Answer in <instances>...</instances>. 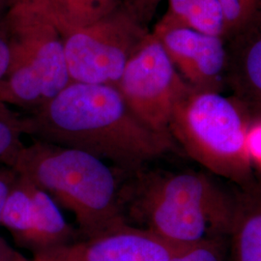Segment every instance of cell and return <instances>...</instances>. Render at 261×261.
Listing matches in <instances>:
<instances>
[{
	"instance_id": "obj_1",
	"label": "cell",
	"mask_w": 261,
	"mask_h": 261,
	"mask_svg": "<svg viewBox=\"0 0 261 261\" xmlns=\"http://www.w3.org/2000/svg\"><path fill=\"white\" fill-rule=\"evenodd\" d=\"M24 133L125 170H137L174 148L173 140L139 121L113 85L71 83L24 119Z\"/></svg>"
},
{
	"instance_id": "obj_2",
	"label": "cell",
	"mask_w": 261,
	"mask_h": 261,
	"mask_svg": "<svg viewBox=\"0 0 261 261\" xmlns=\"http://www.w3.org/2000/svg\"><path fill=\"white\" fill-rule=\"evenodd\" d=\"M13 168L74 215L83 238L124 222L116 202L115 178L101 159L38 140L24 146Z\"/></svg>"
},
{
	"instance_id": "obj_3",
	"label": "cell",
	"mask_w": 261,
	"mask_h": 261,
	"mask_svg": "<svg viewBox=\"0 0 261 261\" xmlns=\"http://www.w3.org/2000/svg\"><path fill=\"white\" fill-rule=\"evenodd\" d=\"M249 115L222 92L190 88L172 113V140L199 165L242 187L255 179Z\"/></svg>"
},
{
	"instance_id": "obj_4",
	"label": "cell",
	"mask_w": 261,
	"mask_h": 261,
	"mask_svg": "<svg viewBox=\"0 0 261 261\" xmlns=\"http://www.w3.org/2000/svg\"><path fill=\"white\" fill-rule=\"evenodd\" d=\"M2 23L11 62L0 102L36 111L71 84L61 33L47 10L30 4H8Z\"/></svg>"
},
{
	"instance_id": "obj_5",
	"label": "cell",
	"mask_w": 261,
	"mask_h": 261,
	"mask_svg": "<svg viewBox=\"0 0 261 261\" xmlns=\"http://www.w3.org/2000/svg\"><path fill=\"white\" fill-rule=\"evenodd\" d=\"M235 194L202 172L183 171L152 178L141 199L146 228L168 241L195 246L226 239Z\"/></svg>"
},
{
	"instance_id": "obj_6",
	"label": "cell",
	"mask_w": 261,
	"mask_h": 261,
	"mask_svg": "<svg viewBox=\"0 0 261 261\" xmlns=\"http://www.w3.org/2000/svg\"><path fill=\"white\" fill-rule=\"evenodd\" d=\"M60 33L71 83L116 86L149 31L123 3L95 22Z\"/></svg>"
},
{
	"instance_id": "obj_7",
	"label": "cell",
	"mask_w": 261,
	"mask_h": 261,
	"mask_svg": "<svg viewBox=\"0 0 261 261\" xmlns=\"http://www.w3.org/2000/svg\"><path fill=\"white\" fill-rule=\"evenodd\" d=\"M116 87L139 121L173 140L169 132L172 113L191 86L152 32L130 56Z\"/></svg>"
},
{
	"instance_id": "obj_8",
	"label": "cell",
	"mask_w": 261,
	"mask_h": 261,
	"mask_svg": "<svg viewBox=\"0 0 261 261\" xmlns=\"http://www.w3.org/2000/svg\"><path fill=\"white\" fill-rule=\"evenodd\" d=\"M191 247L168 241L146 227L121 222L91 237L33 256L44 261H169Z\"/></svg>"
},
{
	"instance_id": "obj_9",
	"label": "cell",
	"mask_w": 261,
	"mask_h": 261,
	"mask_svg": "<svg viewBox=\"0 0 261 261\" xmlns=\"http://www.w3.org/2000/svg\"><path fill=\"white\" fill-rule=\"evenodd\" d=\"M152 33L192 88L222 92L226 60L223 38L188 28L167 14Z\"/></svg>"
},
{
	"instance_id": "obj_10",
	"label": "cell",
	"mask_w": 261,
	"mask_h": 261,
	"mask_svg": "<svg viewBox=\"0 0 261 261\" xmlns=\"http://www.w3.org/2000/svg\"><path fill=\"white\" fill-rule=\"evenodd\" d=\"M224 41V85L250 117L261 119V10Z\"/></svg>"
},
{
	"instance_id": "obj_11",
	"label": "cell",
	"mask_w": 261,
	"mask_h": 261,
	"mask_svg": "<svg viewBox=\"0 0 261 261\" xmlns=\"http://www.w3.org/2000/svg\"><path fill=\"white\" fill-rule=\"evenodd\" d=\"M227 261H261V180L237 187Z\"/></svg>"
},
{
	"instance_id": "obj_12",
	"label": "cell",
	"mask_w": 261,
	"mask_h": 261,
	"mask_svg": "<svg viewBox=\"0 0 261 261\" xmlns=\"http://www.w3.org/2000/svg\"><path fill=\"white\" fill-rule=\"evenodd\" d=\"M29 183L34 217L31 232L23 246L35 254L75 241V230L66 223L56 201L47 193Z\"/></svg>"
},
{
	"instance_id": "obj_13",
	"label": "cell",
	"mask_w": 261,
	"mask_h": 261,
	"mask_svg": "<svg viewBox=\"0 0 261 261\" xmlns=\"http://www.w3.org/2000/svg\"><path fill=\"white\" fill-rule=\"evenodd\" d=\"M123 3L124 0H48L46 10L62 32L95 22Z\"/></svg>"
},
{
	"instance_id": "obj_14",
	"label": "cell",
	"mask_w": 261,
	"mask_h": 261,
	"mask_svg": "<svg viewBox=\"0 0 261 261\" xmlns=\"http://www.w3.org/2000/svg\"><path fill=\"white\" fill-rule=\"evenodd\" d=\"M167 15L188 28L223 38L224 17L219 0H168Z\"/></svg>"
},
{
	"instance_id": "obj_15",
	"label": "cell",
	"mask_w": 261,
	"mask_h": 261,
	"mask_svg": "<svg viewBox=\"0 0 261 261\" xmlns=\"http://www.w3.org/2000/svg\"><path fill=\"white\" fill-rule=\"evenodd\" d=\"M34 208L30 192V183L25 178L19 177L12 187L0 215V224L8 228L16 240L24 245L33 226Z\"/></svg>"
},
{
	"instance_id": "obj_16",
	"label": "cell",
	"mask_w": 261,
	"mask_h": 261,
	"mask_svg": "<svg viewBox=\"0 0 261 261\" xmlns=\"http://www.w3.org/2000/svg\"><path fill=\"white\" fill-rule=\"evenodd\" d=\"M24 133V119H19L0 102V162L14 167L19 153L24 148L19 136Z\"/></svg>"
},
{
	"instance_id": "obj_17",
	"label": "cell",
	"mask_w": 261,
	"mask_h": 261,
	"mask_svg": "<svg viewBox=\"0 0 261 261\" xmlns=\"http://www.w3.org/2000/svg\"><path fill=\"white\" fill-rule=\"evenodd\" d=\"M224 17L223 39L245 27L260 10L261 0H219Z\"/></svg>"
},
{
	"instance_id": "obj_18",
	"label": "cell",
	"mask_w": 261,
	"mask_h": 261,
	"mask_svg": "<svg viewBox=\"0 0 261 261\" xmlns=\"http://www.w3.org/2000/svg\"><path fill=\"white\" fill-rule=\"evenodd\" d=\"M169 261H227V239L199 243Z\"/></svg>"
},
{
	"instance_id": "obj_19",
	"label": "cell",
	"mask_w": 261,
	"mask_h": 261,
	"mask_svg": "<svg viewBox=\"0 0 261 261\" xmlns=\"http://www.w3.org/2000/svg\"><path fill=\"white\" fill-rule=\"evenodd\" d=\"M161 1L162 0H124V3L140 23L147 28Z\"/></svg>"
},
{
	"instance_id": "obj_20",
	"label": "cell",
	"mask_w": 261,
	"mask_h": 261,
	"mask_svg": "<svg viewBox=\"0 0 261 261\" xmlns=\"http://www.w3.org/2000/svg\"><path fill=\"white\" fill-rule=\"evenodd\" d=\"M11 62V47L9 38L6 30L3 27L2 20H0V82L7 74Z\"/></svg>"
},
{
	"instance_id": "obj_21",
	"label": "cell",
	"mask_w": 261,
	"mask_h": 261,
	"mask_svg": "<svg viewBox=\"0 0 261 261\" xmlns=\"http://www.w3.org/2000/svg\"><path fill=\"white\" fill-rule=\"evenodd\" d=\"M24 256L13 250L7 243L0 237V261H23Z\"/></svg>"
},
{
	"instance_id": "obj_22",
	"label": "cell",
	"mask_w": 261,
	"mask_h": 261,
	"mask_svg": "<svg viewBox=\"0 0 261 261\" xmlns=\"http://www.w3.org/2000/svg\"><path fill=\"white\" fill-rule=\"evenodd\" d=\"M47 2L48 0H8V4H13V3H21V4H30V5H36V6H41L43 8H47Z\"/></svg>"
},
{
	"instance_id": "obj_23",
	"label": "cell",
	"mask_w": 261,
	"mask_h": 261,
	"mask_svg": "<svg viewBox=\"0 0 261 261\" xmlns=\"http://www.w3.org/2000/svg\"><path fill=\"white\" fill-rule=\"evenodd\" d=\"M7 3H8V0H0V14L3 10L7 8Z\"/></svg>"
},
{
	"instance_id": "obj_24",
	"label": "cell",
	"mask_w": 261,
	"mask_h": 261,
	"mask_svg": "<svg viewBox=\"0 0 261 261\" xmlns=\"http://www.w3.org/2000/svg\"><path fill=\"white\" fill-rule=\"evenodd\" d=\"M24 261H44V260H42V259H40V258H38V257H35V256H33V258H32V259H28V258H27V257H25V259H24Z\"/></svg>"
},
{
	"instance_id": "obj_25",
	"label": "cell",
	"mask_w": 261,
	"mask_h": 261,
	"mask_svg": "<svg viewBox=\"0 0 261 261\" xmlns=\"http://www.w3.org/2000/svg\"><path fill=\"white\" fill-rule=\"evenodd\" d=\"M260 10H261V3H260ZM260 10H259V11H260Z\"/></svg>"
}]
</instances>
